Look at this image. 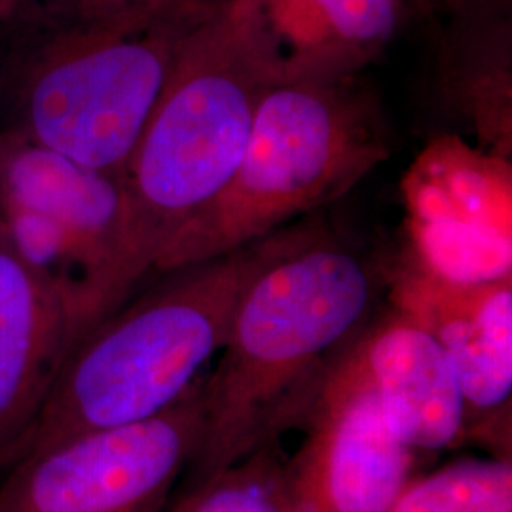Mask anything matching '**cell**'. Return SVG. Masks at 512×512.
Returning <instances> with one entry per match:
<instances>
[{"instance_id": "cell-1", "label": "cell", "mask_w": 512, "mask_h": 512, "mask_svg": "<svg viewBox=\"0 0 512 512\" xmlns=\"http://www.w3.org/2000/svg\"><path fill=\"white\" fill-rule=\"evenodd\" d=\"M376 296L368 262L329 236L289 228L239 294L213 374L188 482L272 440L308 403L330 355L365 327Z\"/></svg>"}, {"instance_id": "cell-2", "label": "cell", "mask_w": 512, "mask_h": 512, "mask_svg": "<svg viewBox=\"0 0 512 512\" xmlns=\"http://www.w3.org/2000/svg\"><path fill=\"white\" fill-rule=\"evenodd\" d=\"M213 0L116 23L0 18V133L122 173Z\"/></svg>"}, {"instance_id": "cell-3", "label": "cell", "mask_w": 512, "mask_h": 512, "mask_svg": "<svg viewBox=\"0 0 512 512\" xmlns=\"http://www.w3.org/2000/svg\"><path fill=\"white\" fill-rule=\"evenodd\" d=\"M287 230L154 275L152 285L88 330L12 463L84 433L148 420L177 403L219 353L239 294Z\"/></svg>"}, {"instance_id": "cell-4", "label": "cell", "mask_w": 512, "mask_h": 512, "mask_svg": "<svg viewBox=\"0 0 512 512\" xmlns=\"http://www.w3.org/2000/svg\"><path fill=\"white\" fill-rule=\"evenodd\" d=\"M279 82L243 0H213L190 31L120 177L133 291L169 241L236 173L266 92Z\"/></svg>"}, {"instance_id": "cell-5", "label": "cell", "mask_w": 512, "mask_h": 512, "mask_svg": "<svg viewBox=\"0 0 512 512\" xmlns=\"http://www.w3.org/2000/svg\"><path fill=\"white\" fill-rule=\"evenodd\" d=\"M389 154L384 116L357 76L277 82L258 105L236 173L169 241L152 277L272 236L344 198Z\"/></svg>"}, {"instance_id": "cell-6", "label": "cell", "mask_w": 512, "mask_h": 512, "mask_svg": "<svg viewBox=\"0 0 512 512\" xmlns=\"http://www.w3.org/2000/svg\"><path fill=\"white\" fill-rule=\"evenodd\" d=\"M120 173L0 133V226L73 302L80 338L133 294Z\"/></svg>"}, {"instance_id": "cell-7", "label": "cell", "mask_w": 512, "mask_h": 512, "mask_svg": "<svg viewBox=\"0 0 512 512\" xmlns=\"http://www.w3.org/2000/svg\"><path fill=\"white\" fill-rule=\"evenodd\" d=\"M203 378L164 412L63 440L0 473V512H162L196 458Z\"/></svg>"}, {"instance_id": "cell-8", "label": "cell", "mask_w": 512, "mask_h": 512, "mask_svg": "<svg viewBox=\"0 0 512 512\" xmlns=\"http://www.w3.org/2000/svg\"><path fill=\"white\" fill-rule=\"evenodd\" d=\"M412 256L461 285L512 277V160L456 133L433 137L404 175Z\"/></svg>"}, {"instance_id": "cell-9", "label": "cell", "mask_w": 512, "mask_h": 512, "mask_svg": "<svg viewBox=\"0 0 512 512\" xmlns=\"http://www.w3.org/2000/svg\"><path fill=\"white\" fill-rule=\"evenodd\" d=\"M327 363L308 401V437L287 461L294 509L389 512L410 482L414 450L393 433L365 389Z\"/></svg>"}, {"instance_id": "cell-10", "label": "cell", "mask_w": 512, "mask_h": 512, "mask_svg": "<svg viewBox=\"0 0 512 512\" xmlns=\"http://www.w3.org/2000/svg\"><path fill=\"white\" fill-rule=\"evenodd\" d=\"M327 365L365 389L412 450H440L461 435L467 408L448 353L403 310L361 327Z\"/></svg>"}, {"instance_id": "cell-11", "label": "cell", "mask_w": 512, "mask_h": 512, "mask_svg": "<svg viewBox=\"0 0 512 512\" xmlns=\"http://www.w3.org/2000/svg\"><path fill=\"white\" fill-rule=\"evenodd\" d=\"M78 340L69 296L0 226V473L29 437Z\"/></svg>"}, {"instance_id": "cell-12", "label": "cell", "mask_w": 512, "mask_h": 512, "mask_svg": "<svg viewBox=\"0 0 512 512\" xmlns=\"http://www.w3.org/2000/svg\"><path fill=\"white\" fill-rule=\"evenodd\" d=\"M397 308L429 330L454 366L465 408L492 410L512 391V277L461 285L410 255L397 279Z\"/></svg>"}, {"instance_id": "cell-13", "label": "cell", "mask_w": 512, "mask_h": 512, "mask_svg": "<svg viewBox=\"0 0 512 512\" xmlns=\"http://www.w3.org/2000/svg\"><path fill=\"white\" fill-rule=\"evenodd\" d=\"M279 82L355 78L384 54L410 0H243Z\"/></svg>"}, {"instance_id": "cell-14", "label": "cell", "mask_w": 512, "mask_h": 512, "mask_svg": "<svg viewBox=\"0 0 512 512\" xmlns=\"http://www.w3.org/2000/svg\"><path fill=\"white\" fill-rule=\"evenodd\" d=\"M431 101L450 131L512 160V10L444 18Z\"/></svg>"}, {"instance_id": "cell-15", "label": "cell", "mask_w": 512, "mask_h": 512, "mask_svg": "<svg viewBox=\"0 0 512 512\" xmlns=\"http://www.w3.org/2000/svg\"><path fill=\"white\" fill-rule=\"evenodd\" d=\"M162 512H296L287 461L268 440L234 465L188 482Z\"/></svg>"}, {"instance_id": "cell-16", "label": "cell", "mask_w": 512, "mask_h": 512, "mask_svg": "<svg viewBox=\"0 0 512 512\" xmlns=\"http://www.w3.org/2000/svg\"><path fill=\"white\" fill-rule=\"evenodd\" d=\"M389 512H512L511 461H461L408 482Z\"/></svg>"}, {"instance_id": "cell-17", "label": "cell", "mask_w": 512, "mask_h": 512, "mask_svg": "<svg viewBox=\"0 0 512 512\" xmlns=\"http://www.w3.org/2000/svg\"><path fill=\"white\" fill-rule=\"evenodd\" d=\"M188 0H19L10 12L67 23H116L162 14Z\"/></svg>"}, {"instance_id": "cell-18", "label": "cell", "mask_w": 512, "mask_h": 512, "mask_svg": "<svg viewBox=\"0 0 512 512\" xmlns=\"http://www.w3.org/2000/svg\"><path fill=\"white\" fill-rule=\"evenodd\" d=\"M425 6H427V14L448 18L461 12L482 10V8L512 10V0H425Z\"/></svg>"}, {"instance_id": "cell-19", "label": "cell", "mask_w": 512, "mask_h": 512, "mask_svg": "<svg viewBox=\"0 0 512 512\" xmlns=\"http://www.w3.org/2000/svg\"><path fill=\"white\" fill-rule=\"evenodd\" d=\"M410 6H412V12L421 14V16H427V6H425V0H410Z\"/></svg>"}, {"instance_id": "cell-20", "label": "cell", "mask_w": 512, "mask_h": 512, "mask_svg": "<svg viewBox=\"0 0 512 512\" xmlns=\"http://www.w3.org/2000/svg\"><path fill=\"white\" fill-rule=\"evenodd\" d=\"M18 2L19 0H0V18L6 16Z\"/></svg>"}]
</instances>
